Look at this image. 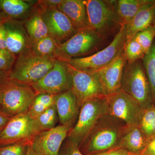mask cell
Here are the masks:
<instances>
[{"label": "cell", "mask_w": 155, "mask_h": 155, "mask_svg": "<svg viewBox=\"0 0 155 155\" xmlns=\"http://www.w3.org/2000/svg\"><path fill=\"white\" fill-rule=\"evenodd\" d=\"M128 126L108 114L101 117L79 145L84 155H96L118 147Z\"/></svg>", "instance_id": "6da1fadb"}, {"label": "cell", "mask_w": 155, "mask_h": 155, "mask_svg": "<svg viewBox=\"0 0 155 155\" xmlns=\"http://www.w3.org/2000/svg\"><path fill=\"white\" fill-rule=\"evenodd\" d=\"M116 2L84 0L90 27L106 39L117 33L123 25L117 14Z\"/></svg>", "instance_id": "7a4b0ae2"}, {"label": "cell", "mask_w": 155, "mask_h": 155, "mask_svg": "<svg viewBox=\"0 0 155 155\" xmlns=\"http://www.w3.org/2000/svg\"><path fill=\"white\" fill-rule=\"evenodd\" d=\"M121 90L133 97L143 111L153 104L151 90L142 60L126 61L121 81Z\"/></svg>", "instance_id": "3957f363"}, {"label": "cell", "mask_w": 155, "mask_h": 155, "mask_svg": "<svg viewBox=\"0 0 155 155\" xmlns=\"http://www.w3.org/2000/svg\"><path fill=\"white\" fill-rule=\"evenodd\" d=\"M55 58L35 55L30 48L17 56L8 74L9 79L31 85L42 78L54 67Z\"/></svg>", "instance_id": "277c9868"}, {"label": "cell", "mask_w": 155, "mask_h": 155, "mask_svg": "<svg viewBox=\"0 0 155 155\" xmlns=\"http://www.w3.org/2000/svg\"><path fill=\"white\" fill-rule=\"evenodd\" d=\"M36 95L30 85L11 80L8 78L0 86L2 114L11 118L27 113Z\"/></svg>", "instance_id": "5b68a950"}, {"label": "cell", "mask_w": 155, "mask_h": 155, "mask_svg": "<svg viewBox=\"0 0 155 155\" xmlns=\"http://www.w3.org/2000/svg\"><path fill=\"white\" fill-rule=\"evenodd\" d=\"M105 40L91 28L78 31L72 37L58 46L54 57L66 62L72 58L91 55L99 51Z\"/></svg>", "instance_id": "8992f818"}, {"label": "cell", "mask_w": 155, "mask_h": 155, "mask_svg": "<svg viewBox=\"0 0 155 155\" xmlns=\"http://www.w3.org/2000/svg\"><path fill=\"white\" fill-rule=\"evenodd\" d=\"M126 40V25H123L110 43L103 49L91 55L72 58L65 62L78 70L94 72L106 67L117 59L123 52Z\"/></svg>", "instance_id": "52a82bcc"}, {"label": "cell", "mask_w": 155, "mask_h": 155, "mask_svg": "<svg viewBox=\"0 0 155 155\" xmlns=\"http://www.w3.org/2000/svg\"><path fill=\"white\" fill-rule=\"evenodd\" d=\"M109 114L107 97L84 103L75 125L70 129L67 138L80 144L101 117Z\"/></svg>", "instance_id": "ba28073f"}, {"label": "cell", "mask_w": 155, "mask_h": 155, "mask_svg": "<svg viewBox=\"0 0 155 155\" xmlns=\"http://www.w3.org/2000/svg\"><path fill=\"white\" fill-rule=\"evenodd\" d=\"M72 77L68 64L56 60L54 67L42 78L31 84L36 95H57L72 89Z\"/></svg>", "instance_id": "9c48e42d"}, {"label": "cell", "mask_w": 155, "mask_h": 155, "mask_svg": "<svg viewBox=\"0 0 155 155\" xmlns=\"http://www.w3.org/2000/svg\"><path fill=\"white\" fill-rule=\"evenodd\" d=\"M107 98L109 114L128 126H140L143 111L133 97L121 90Z\"/></svg>", "instance_id": "30bf717a"}, {"label": "cell", "mask_w": 155, "mask_h": 155, "mask_svg": "<svg viewBox=\"0 0 155 155\" xmlns=\"http://www.w3.org/2000/svg\"><path fill=\"white\" fill-rule=\"evenodd\" d=\"M37 134L33 119L27 113L19 114L11 118L0 132V147L19 143L31 145Z\"/></svg>", "instance_id": "8fae6325"}, {"label": "cell", "mask_w": 155, "mask_h": 155, "mask_svg": "<svg viewBox=\"0 0 155 155\" xmlns=\"http://www.w3.org/2000/svg\"><path fill=\"white\" fill-rule=\"evenodd\" d=\"M68 65L72 77V90L80 107L88 101L107 97L92 73L80 71Z\"/></svg>", "instance_id": "7c38bea8"}, {"label": "cell", "mask_w": 155, "mask_h": 155, "mask_svg": "<svg viewBox=\"0 0 155 155\" xmlns=\"http://www.w3.org/2000/svg\"><path fill=\"white\" fill-rule=\"evenodd\" d=\"M71 129L60 125L37 134L31 142L32 149L39 155H59L62 144Z\"/></svg>", "instance_id": "4fadbf2b"}, {"label": "cell", "mask_w": 155, "mask_h": 155, "mask_svg": "<svg viewBox=\"0 0 155 155\" xmlns=\"http://www.w3.org/2000/svg\"><path fill=\"white\" fill-rule=\"evenodd\" d=\"M125 62L123 50L119 57L110 64L91 72L98 80L106 96L121 90V81Z\"/></svg>", "instance_id": "5bb4252c"}, {"label": "cell", "mask_w": 155, "mask_h": 155, "mask_svg": "<svg viewBox=\"0 0 155 155\" xmlns=\"http://www.w3.org/2000/svg\"><path fill=\"white\" fill-rule=\"evenodd\" d=\"M49 34L61 45L72 37L78 31L72 22L58 9L47 11L43 14Z\"/></svg>", "instance_id": "9a60e30c"}, {"label": "cell", "mask_w": 155, "mask_h": 155, "mask_svg": "<svg viewBox=\"0 0 155 155\" xmlns=\"http://www.w3.org/2000/svg\"><path fill=\"white\" fill-rule=\"evenodd\" d=\"M4 24L7 50L17 57L30 48V39L23 22L7 19Z\"/></svg>", "instance_id": "2e32d148"}, {"label": "cell", "mask_w": 155, "mask_h": 155, "mask_svg": "<svg viewBox=\"0 0 155 155\" xmlns=\"http://www.w3.org/2000/svg\"><path fill=\"white\" fill-rule=\"evenodd\" d=\"M55 105L60 125L72 128L77 121L81 108L72 89L57 94Z\"/></svg>", "instance_id": "e0dca14e"}, {"label": "cell", "mask_w": 155, "mask_h": 155, "mask_svg": "<svg viewBox=\"0 0 155 155\" xmlns=\"http://www.w3.org/2000/svg\"><path fill=\"white\" fill-rule=\"evenodd\" d=\"M58 9L68 17L78 31L90 28L84 0H62Z\"/></svg>", "instance_id": "ac0fdd59"}, {"label": "cell", "mask_w": 155, "mask_h": 155, "mask_svg": "<svg viewBox=\"0 0 155 155\" xmlns=\"http://www.w3.org/2000/svg\"><path fill=\"white\" fill-rule=\"evenodd\" d=\"M155 14V0L143 5L126 25V39L152 25Z\"/></svg>", "instance_id": "d6986e66"}, {"label": "cell", "mask_w": 155, "mask_h": 155, "mask_svg": "<svg viewBox=\"0 0 155 155\" xmlns=\"http://www.w3.org/2000/svg\"><path fill=\"white\" fill-rule=\"evenodd\" d=\"M37 1L0 0V12L7 19L23 22L31 14Z\"/></svg>", "instance_id": "ffe728a7"}, {"label": "cell", "mask_w": 155, "mask_h": 155, "mask_svg": "<svg viewBox=\"0 0 155 155\" xmlns=\"http://www.w3.org/2000/svg\"><path fill=\"white\" fill-rule=\"evenodd\" d=\"M148 140L140 126H128L118 147L124 149L132 155H139L144 149Z\"/></svg>", "instance_id": "44dd1931"}, {"label": "cell", "mask_w": 155, "mask_h": 155, "mask_svg": "<svg viewBox=\"0 0 155 155\" xmlns=\"http://www.w3.org/2000/svg\"><path fill=\"white\" fill-rule=\"evenodd\" d=\"M23 24L31 41L38 40L49 35L43 14L36 8L35 6Z\"/></svg>", "instance_id": "7402d4cb"}, {"label": "cell", "mask_w": 155, "mask_h": 155, "mask_svg": "<svg viewBox=\"0 0 155 155\" xmlns=\"http://www.w3.org/2000/svg\"><path fill=\"white\" fill-rule=\"evenodd\" d=\"M151 0H118L116 11L122 25H126L135 16L140 8Z\"/></svg>", "instance_id": "603a6c76"}, {"label": "cell", "mask_w": 155, "mask_h": 155, "mask_svg": "<svg viewBox=\"0 0 155 155\" xmlns=\"http://www.w3.org/2000/svg\"><path fill=\"white\" fill-rule=\"evenodd\" d=\"M60 44L49 35L38 40L31 41L30 50L35 55L45 58H54L55 52Z\"/></svg>", "instance_id": "cb8c5ba5"}, {"label": "cell", "mask_w": 155, "mask_h": 155, "mask_svg": "<svg viewBox=\"0 0 155 155\" xmlns=\"http://www.w3.org/2000/svg\"><path fill=\"white\" fill-rule=\"evenodd\" d=\"M57 95L40 94L36 95L31 103L27 114L32 119H35L50 107L55 104Z\"/></svg>", "instance_id": "d4e9b609"}, {"label": "cell", "mask_w": 155, "mask_h": 155, "mask_svg": "<svg viewBox=\"0 0 155 155\" xmlns=\"http://www.w3.org/2000/svg\"><path fill=\"white\" fill-rule=\"evenodd\" d=\"M33 121L38 133L55 127L59 121L55 104L34 119Z\"/></svg>", "instance_id": "484cf974"}, {"label": "cell", "mask_w": 155, "mask_h": 155, "mask_svg": "<svg viewBox=\"0 0 155 155\" xmlns=\"http://www.w3.org/2000/svg\"><path fill=\"white\" fill-rule=\"evenodd\" d=\"M142 61L150 86L153 104H155V38Z\"/></svg>", "instance_id": "4316f807"}, {"label": "cell", "mask_w": 155, "mask_h": 155, "mask_svg": "<svg viewBox=\"0 0 155 155\" xmlns=\"http://www.w3.org/2000/svg\"><path fill=\"white\" fill-rule=\"evenodd\" d=\"M124 52L126 61L129 63L142 60L146 54L141 46L134 37L126 39Z\"/></svg>", "instance_id": "83f0119b"}, {"label": "cell", "mask_w": 155, "mask_h": 155, "mask_svg": "<svg viewBox=\"0 0 155 155\" xmlns=\"http://www.w3.org/2000/svg\"><path fill=\"white\" fill-rule=\"evenodd\" d=\"M140 126L148 139L155 136V104L143 111Z\"/></svg>", "instance_id": "f1b7e54d"}, {"label": "cell", "mask_w": 155, "mask_h": 155, "mask_svg": "<svg viewBox=\"0 0 155 155\" xmlns=\"http://www.w3.org/2000/svg\"><path fill=\"white\" fill-rule=\"evenodd\" d=\"M141 46L146 53L150 49L155 38V30L151 25L145 30L138 32L134 37Z\"/></svg>", "instance_id": "f546056e"}, {"label": "cell", "mask_w": 155, "mask_h": 155, "mask_svg": "<svg viewBox=\"0 0 155 155\" xmlns=\"http://www.w3.org/2000/svg\"><path fill=\"white\" fill-rule=\"evenodd\" d=\"M17 57L7 49L0 50V70L8 75Z\"/></svg>", "instance_id": "4dcf8cb0"}, {"label": "cell", "mask_w": 155, "mask_h": 155, "mask_svg": "<svg viewBox=\"0 0 155 155\" xmlns=\"http://www.w3.org/2000/svg\"><path fill=\"white\" fill-rule=\"evenodd\" d=\"M30 144L19 143L0 147V155H26Z\"/></svg>", "instance_id": "1f68e13d"}, {"label": "cell", "mask_w": 155, "mask_h": 155, "mask_svg": "<svg viewBox=\"0 0 155 155\" xmlns=\"http://www.w3.org/2000/svg\"><path fill=\"white\" fill-rule=\"evenodd\" d=\"M59 155H84L76 142L67 138L60 150Z\"/></svg>", "instance_id": "d6a6232c"}, {"label": "cell", "mask_w": 155, "mask_h": 155, "mask_svg": "<svg viewBox=\"0 0 155 155\" xmlns=\"http://www.w3.org/2000/svg\"><path fill=\"white\" fill-rule=\"evenodd\" d=\"M61 1L62 0H38L35 6L44 14L47 11L58 9Z\"/></svg>", "instance_id": "836d02e7"}, {"label": "cell", "mask_w": 155, "mask_h": 155, "mask_svg": "<svg viewBox=\"0 0 155 155\" xmlns=\"http://www.w3.org/2000/svg\"><path fill=\"white\" fill-rule=\"evenodd\" d=\"M139 155H155V136L148 140L144 149Z\"/></svg>", "instance_id": "e575fe53"}, {"label": "cell", "mask_w": 155, "mask_h": 155, "mask_svg": "<svg viewBox=\"0 0 155 155\" xmlns=\"http://www.w3.org/2000/svg\"><path fill=\"white\" fill-rule=\"evenodd\" d=\"M96 155H132L121 147H116Z\"/></svg>", "instance_id": "d590c367"}, {"label": "cell", "mask_w": 155, "mask_h": 155, "mask_svg": "<svg viewBox=\"0 0 155 155\" xmlns=\"http://www.w3.org/2000/svg\"><path fill=\"white\" fill-rule=\"evenodd\" d=\"M7 49L4 21H0V50Z\"/></svg>", "instance_id": "8d00e7d4"}, {"label": "cell", "mask_w": 155, "mask_h": 155, "mask_svg": "<svg viewBox=\"0 0 155 155\" xmlns=\"http://www.w3.org/2000/svg\"><path fill=\"white\" fill-rule=\"evenodd\" d=\"M10 119L4 114H0V132L4 129Z\"/></svg>", "instance_id": "74e56055"}, {"label": "cell", "mask_w": 155, "mask_h": 155, "mask_svg": "<svg viewBox=\"0 0 155 155\" xmlns=\"http://www.w3.org/2000/svg\"><path fill=\"white\" fill-rule=\"evenodd\" d=\"M8 78V75L0 70V86Z\"/></svg>", "instance_id": "f35d334b"}, {"label": "cell", "mask_w": 155, "mask_h": 155, "mask_svg": "<svg viewBox=\"0 0 155 155\" xmlns=\"http://www.w3.org/2000/svg\"><path fill=\"white\" fill-rule=\"evenodd\" d=\"M26 155H39L33 149L31 145H29L28 147V150H27V153Z\"/></svg>", "instance_id": "ab89813d"}, {"label": "cell", "mask_w": 155, "mask_h": 155, "mask_svg": "<svg viewBox=\"0 0 155 155\" xmlns=\"http://www.w3.org/2000/svg\"><path fill=\"white\" fill-rule=\"evenodd\" d=\"M7 19L6 17L3 15V14L0 12V21H5V20Z\"/></svg>", "instance_id": "60d3db41"}, {"label": "cell", "mask_w": 155, "mask_h": 155, "mask_svg": "<svg viewBox=\"0 0 155 155\" xmlns=\"http://www.w3.org/2000/svg\"><path fill=\"white\" fill-rule=\"evenodd\" d=\"M152 26L154 28L155 30V14L154 17L153 21Z\"/></svg>", "instance_id": "b9f144b4"}, {"label": "cell", "mask_w": 155, "mask_h": 155, "mask_svg": "<svg viewBox=\"0 0 155 155\" xmlns=\"http://www.w3.org/2000/svg\"><path fill=\"white\" fill-rule=\"evenodd\" d=\"M0 114H2V112H1V109H0Z\"/></svg>", "instance_id": "7bdbcfd3"}]
</instances>
